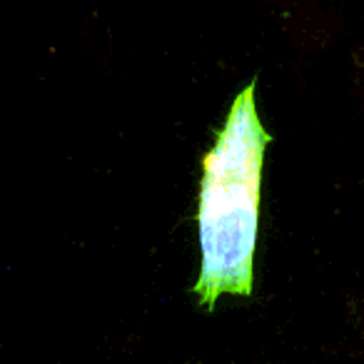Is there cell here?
Segmentation results:
<instances>
[{
    "label": "cell",
    "instance_id": "1",
    "mask_svg": "<svg viewBox=\"0 0 364 364\" xmlns=\"http://www.w3.org/2000/svg\"><path fill=\"white\" fill-rule=\"evenodd\" d=\"M255 85L235 95L215 145L203 155L198 198L200 277L198 304L215 309L223 294L252 297L259 232V193L269 135L255 100Z\"/></svg>",
    "mask_w": 364,
    "mask_h": 364
}]
</instances>
